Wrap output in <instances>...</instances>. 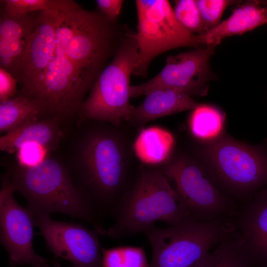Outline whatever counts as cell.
I'll list each match as a JSON object with an SVG mask.
<instances>
[{
    "mask_svg": "<svg viewBox=\"0 0 267 267\" xmlns=\"http://www.w3.org/2000/svg\"><path fill=\"white\" fill-rule=\"evenodd\" d=\"M76 121L66 156L59 158L75 186L99 215L114 216L133 182L130 142L118 126L96 120Z\"/></svg>",
    "mask_w": 267,
    "mask_h": 267,
    "instance_id": "obj_1",
    "label": "cell"
},
{
    "mask_svg": "<svg viewBox=\"0 0 267 267\" xmlns=\"http://www.w3.org/2000/svg\"><path fill=\"white\" fill-rule=\"evenodd\" d=\"M4 175L34 215L64 214L90 224L100 235H106L101 216L75 186L59 157L50 155L28 167L15 163Z\"/></svg>",
    "mask_w": 267,
    "mask_h": 267,
    "instance_id": "obj_2",
    "label": "cell"
},
{
    "mask_svg": "<svg viewBox=\"0 0 267 267\" xmlns=\"http://www.w3.org/2000/svg\"><path fill=\"white\" fill-rule=\"evenodd\" d=\"M106 235L121 239L144 233L156 222L170 225L190 217L160 167H142L119 203Z\"/></svg>",
    "mask_w": 267,
    "mask_h": 267,
    "instance_id": "obj_3",
    "label": "cell"
},
{
    "mask_svg": "<svg viewBox=\"0 0 267 267\" xmlns=\"http://www.w3.org/2000/svg\"><path fill=\"white\" fill-rule=\"evenodd\" d=\"M204 167L220 190L237 206L267 187V150L223 137L203 152Z\"/></svg>",
    "mask_w": 267,
    "mask_h": 267,
    "instance_id": "obj_4",
    "label": "cell"
},
{
    "mask_svg": "<svg viewBox=\"0 0 267 267\" xmlns=\"http://www.w3.org/2000/svg\"><path fill=\"white\" fill-rule=\"evenodd\" d=\"M236 231L232 218L202 221L188 217L167 227L155 225L144 233L152 250L150 267H196L215 245Z\"/></svg>",
    "mask_w": 267,
    "mask_h": 267,
    "instance_id": "obj_5",
    "label": "cell"
},
{
    "mask_svg": "<svg viewBox=\"0 0 267 267\" xmlns=\"http://www.w3.org/2000/svg\"><path fill=\"white\" fill-rule=\"evenodd\" d=\"M137 56L135 32L129 28L113 59L90 89L78 113L79 120L116 126L129 121L134 107L130 102V80Z\"/></svg>",
    "mask_w": 267,
    "mask_h": 267,
    "instance_id": "obj_6",
    "label": "cell"
},
{
    "mask_svg": "<svg viewBox=\"0 0 267 267\" xmlns=\"http://www.w3.org/2000/svg\"><path fill=\"white\" fill-rule=\"evenodd\" d=\"M135 3L138 56L133 75L146 77L152 61L168 50L203 45L200 35L190 33L179 23L169 1L136 0Z\"/></svg>",
    "mask_w": 267,
    "mask_h": 267,
    "instance_id": "obj_7",
    "label": "cell"
},
{
    "mask_svg": "<svg viewBox=\"0 0 267 267\" xmlns=\"http://www.w3.org/2000/svg\"><path fill=\"white\" fill-rule=\"evenodd\" d=\"M163 164L160 168L174 182V188L190 217L211 221L234 215L237 205L220 190L204 167L197 162L178 154Z\"/></svg>",
    "mask_w": 267,
    "mask_h": 267,
    "instance_id": "obj_8",
    "label": "cell"
},
{
    "mask_svg": "<svg viewBox=\"0 0 267 267\" xmlns=\"http://www.w3.org/2000/svg\"><path fill=\"white\" fill-rule=\"evenodd\" d=\"M14 192L8 178L3 175L0 191V240L8 254L9 265L51 267L47 260L34 251V215L17 203Z\"/></svg>",
    "mask_w": 267,
    "mask_h": 267,
    "instance_id": "obj_9",
    "label": "cell"
},
{
    "mask_svg": "<svg viewBox=\"0 0 267 267\" xmlns=\"http://www.w3.org/2000/svg\"><path fill=\"white\" fill-rule=\"evenodd\" d=\"M215 46L168 56L162 70L155 77L142 84L131 86V97L145 95L158 88L172 89L188 95H205L207 83L214 78L210 66V59Z\"/></svg>",
    "mask_w": 267,
    "mask_h": 267,
    "instance_id": "obj_10",
    "label": "cell"
},
{
    "mask_svg": "<svg viewBox=\"0 0 267 267\" xmlns=\"http://www.w3.org/2000/svg\"><path fill=\"white\" fill-rule=\"evenodd\" d=\"M34 216L47 249L56 257L70 262V267H103L99 234L96 230L79 223L54 221L49 215Z\"/></svg>",
    "mask_w": 267,
    "mask_h": 267,
    "instance_id": "obj_11",
    "label": "cell"
},
{
    "mask_svg": "<svg viewBox=\"0 0 267 267\" xmlns=\"http://www.w3.org/2000/svg\"><path fill=\"white\" fill-rule=\"evenodd\" d=\"M59 11L39 12L34 31L23 56L17 81L25 94L43 76L53 58L56 24Z\"/></svg>",
    "mask_w": 267,
    "mask_h": 267,
    "instance_id": "obj_12",
    "label": "cell"
},
{
    "mask_svg": "<svg viewBox=\"0 0 267 267\" xmlns=\"http://www.w3.org/2000/svg\"><path fill=\"white\" fill-rule=\"evenodd\" d=\"M252 267L267 265V187L237 206L232 218Z\"/></svg>",
    "mask_w": 267,
    "mask_h": 267,
    "instance_id": "obj_13",
    "label": "cell"
},
{
    "mask_svg": "<svg viewBox=\"0 0 267 267\" xmlns=\"http://www.w3.org/2000/svg\"><path fill=\"white\" fill-rule=\"evenodd\" d=\"M69 121L55 115L28 122L3 134L0 137V150L14 154L30 144L41 146L51 153L57 150L66 132Z\"/></svg>",
    "mask_w": 267,
    "mask_h": 267,
    "instance_id": "obj_14",
    "label": "cell"
},
{
    "mask_svg": "<svg viewBox=\"0 0 267 267\" xmlns=\"http://www.w3.org/2000/svg\"><path fill=\"white\" fill-rule=\"evenodd\" d=\"M36 17L30 13L14 16L3 12L0 13V68L17 80L23 56L35 29Z\"/></svg>",
    "mask_w": 267,
    "mask_h": 267,
    "instance_id": "obj_15",
    "label": "cell"
},
{
    "mask_svg": "<svg viewBox=\"0 0 267 267\" xmlns=\"http://www.w3.org/2000/svg\"><path fill=\"white\" fill-rule=\"evenodd\" d=\"M143 101L134 106L129 121L142 125L156 119L187 110L199 104L189 95L167 88L154 89L145 95Z\"/></svg>",
    "mask_w": 267,
    "mask_h": 267,
    "instance_id": "obj_16",
    "label": "cell"
},
{
    "mask_svg": "<svg viewBox=\"0 0 267 267\" xmlns=\"http://www.w3.org/2000/svg\"><path fill=\"white\" fill-rule=\"evenodd\" d=\"M267 23V5L262 1L249 0L236 8L217 27L200 35L203 45L216 46L225 38L242 35Z\"/></svg>",
    "mask_w": 267,
    "mask_h": 267,
    "instance_id": "obj_17",
    "label": "cell"
},
{
    "mask_svg": "<svg viewBox=\"0 0 267 267\" xmlns=\"http://www.w3.org/2000/svg\"><path fill=\"white\" fill-rule=\"evenodd\" d=\"M51 116L39 99L21 93L0 103V133L4 134L33 121Z\"/></svg>",
    "mask_w": 267,
    "mask_h": 267,
    "instance_id": "obj_18",
    "label": "cell"
},
{
    "mask_svg": "<svg viewBox=\"0 0 267 267\" xmlns=\"http://www.w3.org/2000/svg\"><path fill=\"white\" fill-rule=\"evenodd\" d=\"M174 144L171 133L162 128L144 129L138 135L134 145L138 159L149 165L164 164L170 156Z\"/></svg>",
    "mask_w": 267,
    "mask_h": 267,
    "instance_id": "obj_19",
    "label": "cell"
},
{
    "mask_svg": "<svg viewBox=\"0 0 267 267\" xmlns=\"http://www.w3.org/2000/svg\"><path fill=\"white\" fill-rule=\"evenodd\" d=\"M196 267H252L236 230L222 240L213 251L207 253Z\"/></svg>",
    "mask_w": 267,
    "mask_h": 267,
    "instance_id": "obj_20",
    "label": "cell"
},
{
    "mask_svg": "<svg viewBox=\"0 0 267 267\" xmlns=\"http://www.w3.org/2000/svg\"><path fill=\"white\" fill-rule=\"evenodd\" d=\"M224 122V114L219 109L212 105L199 104L190 115L189 127L196 138L212 139L220 135Z\"/></svg>",
    "mask_w": 267,
    "mask_h": 267,
    "instance_id": "obj_21",
    "label": "cell"
},
{
    "mask_svg": "<svg viewBox=\"0 0 267 267\" xmlns=\"http://www.w3.org/2000/svg\"><path fill=\"white\" fill-rule=\"evenodd\" d=\"M103 267H150L143 247L125 246L106 249L101 246Z\"/></svg>",
    "mask_w": 267,
    "mask_h": 267,
    "instance_id": "obj_22",
    "label": "cell"
},
{
    "mask_svg": "<svg viewBox=\"0 0 267 267\" xmlns=\"http://www.w3.org/2000/svg\"><path fill=\"white\" fill-rule=\"evenodd\" d=\"M3 12L9 16L34 11L57 10L65 11L81 7L72 0H5Z\"/></svg>",
    "mask_w": 267,
    "mask_h": 267,
    "instance_id": "obj_23",
    "label": "cell"
},
{
    "mask_svg": "<svg viewBox=\"0 0 267 267\" xmlns=\"http://www.w3.org/2000/svg\"><path fill=\"white\" fill-rule=\"evenodd\" d=\"M173 10L178 21L187 31L198 35L206 33L196 0H176Z\"/></svg>",
    "mask_w": 267,
    "mask_h": 267,
    "instance_id": "obj_24",
    "label": "cell"
},
{
    "mask_svg": "<svg viewBox=\"0 0 267 267\" xmlns=\"http://www.w3.org/2000/svg\"><path fill=\"white\" fill-rule=\"evenodd\" d=\"M236 1L227 0H197L196 3L200 12L206 33L217 27L226 7Z\"/></svg>",
    "mask_w": 267,
    "mask_h": 267,
    "instance_id": "obj_25",
    "label": "cell"
},
{
    "mask_svg": "<svg viewBox=\"0 0 267 267\" xmlns=\"http://www.w3.org/2000/svg\"><path fill=\"white\" fill-rule=\"evenodd\" d=\"M16 163L20 166L31 167L37 165L50 155V152L37 144L26 145L16 153Z\"/></svg>",
    "mask_w": 267,
    "mask_h": 267,
    "instance_id": "obj_26",
    "label": "cell"
},
{
    "mask_svg": "<svg viewBox=\"0 0 267 267\" xmlns=\"http://www.w3.org/2000/svg\"><path fill=\"white\" fill-rule=\"evenodd\" d=\"M17 80L9 72L0 68V103L16 96Z\"/></svg>",
    "mask_w": 267,
    "mask_h": 267,
    "instance_id": "obj_27",
    "label": "cell"
},
{
    "mask_svg": "<svg viewBox=\"0 0 267 267\" xmlns=\"http://www.w3.org/2000/svg\"><path fill=\"white\" fill-rule=\"evenodd\" d=\"M124 1L123 0H97L96 3L99 12L108 20L117 21Z\"/></svg>",
    "mask_w": 267,
    "mask_h": 267,
    "instance_id": "obj_28",
    "label": "cell"
},
{
    "mask_svg": "<svg viewBox=\"0 0 267 267\" xmlns=\"http://www.w3.org/2000/svg\"><path fill=\"white\" fill-rule=\"evenodd\" d=\"M52 263L54 267H62L60 265V263L56 260H53Z\"/></svg>",
    "mask_w": 267,
    "mask_h": 267,
    "instance_id": "obj_29",
    "label": "cell"
},
{
    "mask_svg": "<svg viewBox=\"0 0 267 267\" xmlns=\"http://www.w3.org/2000/svg\"><path fill=\"white\" fill-rule=\"evenodd\" d=\"M262 267H267V265L265 266Z\"/></svg>",
    "mask_w": 267,
    "mask_h": 267,
    "instance_id": "obj_30",
    "label": "cell"
}]
</instances>
